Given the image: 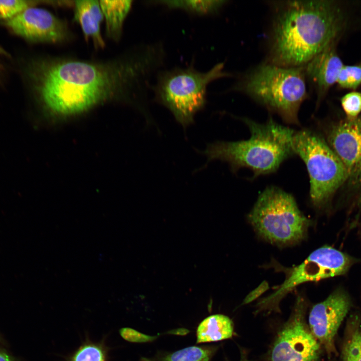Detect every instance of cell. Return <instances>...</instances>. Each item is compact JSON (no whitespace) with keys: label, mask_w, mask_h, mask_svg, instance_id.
I'll list each match as a JSON object with an SVG mask.
<instances>
[{"label":"cell","mask_w":361,"mask_h":361,"mask_svg":"<svg viewBox=\"0 0 361 361\" xmlns=\"http://www.w3.org/2000/svg\"><path fill=\"white\" fill-rule=\"evenodd\" d=\"M165 58L160 43L104 60L35 55L26 60L22 75L27 92L52 123L82 116L110 103L133 106L146 115L144 102L149 81Z\"/></svg>","instance_id":"obj_1"},{"label":"cell","mask_w":361,"mask_h":361,"mask_svg":"<svg viewBox=\"0 0 361 361\" xmlns=\"http://www.w3.org/2000/svg\"><path fill=\"white\" fill-rule=\"evenodd\" d=\"M273 17L265 62L282 67L306 65L334 43L341 19L332 1H272Z\"/></svg>","instance_id":"obj_2"},{"label":"cell","mask_w":361,"mask_h":361,"mask_svg":"<svg viewBox=\"0 0 361 361\" xmlns=\"http://www.w3.org/2000/svg\"><path fill=\"white\" fill-rule=\"evenodd\" d=\"M242 120L248 126L250 137L245 140L217 141L209 143L200 151L207 162L215 159L227 162L232 172L241 167L251 169L254 176L276 170L282 162L294 154L292 137L294 131L272 119L259 123L246 118Z\"/></svg>","instance_id":"obj_3"},{"label":"cell","mask_w":361,"mask_h":361,"mask_svg":"<svg viewBox=\"0 0 361 361\" xmlns=\"http://www.w3.org/2000/svg\"><path fill=\"white\" fill-rule=\"evenodd\" d=\"M304 68L264 62L244 75L230 91L245 94L287 123L298 124V113L308 98Z\"/></svg>","instance_id":"obj_4"},{"label":"cell","mask_w":361,"mask_h":361,"mask_svg":"<svg viewBox=\"0 0 361 361\" xmlns=\"http://www.w3.org/2000/svg\"><path fill=\"white\" fill-rule=\"evenodd\" d=\"M231 76L225 71L223 63L216 64L206 72L198 71L191 64L187 67L160 70L150 89L154 93V101L167 108L186 129L194 122L196 114L206 105L209 85Z\"/></svg>","instance_id":"obj_5"},{"label":"cell","mask_w":361,"mask_h":361,"mask_svg":"<svg viewBox=\"0 0 361 361\" xmlns=\"http://www.w3.org/2000/svg\"><path fill=\"white\" fill-rule=\"evenodd\" d=\"M248 217L258 235L280 246L292 245L304 240L310 224L293 197L273 186L260 195Z\"/></svg>","instance_id":"obj_6"},{"label":"cell","mask_w":361,"mask_h":361,"mask_svg":"<svg viewBox=\"0 0 361 361\" xmlns=\"http://www.w3.org/2000/svg\"><path fill=\"white\" fill-rule=\"evenodd\" d=\"M292 148L306 165L312 204L316 208L324 206L347 180L343 164L321 137L307 129L294 131Z\"/></svg>","instance_id":"obj_7"},{"label":"cell","mask_w":361,"mask_h":361,"mask_svg":"<svg viewBox=\"0 0 361 361\" xmlns=\"http://www.w3.org/2000/svg\"><path fill=\"white\" fill-rule=\"evenodd\" d=\"M351 263L348 255L332 247H320L299 265L285 269L284 281L274 293L262 299L261 304L268 310H277L281 300L299 284L343 274Z\"/></svg>","instance_id":"obj_8"},{"label":"cell","mask_w":361,"mask_h":361,"mask_svg":"<svg viewBox=\"0 0 361 361\" xmlns=\"http://www.w3.org/2000/svg\"><path fill=\"white\" fill-rule=\"evenodd\" d=\"M307 304L298 296L287 321L278 332L268 361H319L321 346L305 320Z\"/></svg>","instance_id":"obj_9"},{"label":"cell","mask_w":361,"mask_h":361,"mask_svg":"<svg viewBox=\"0 0 361 361\" xmlns=\"http://www.w3.org/2000/svg\"><path fill=\"white\" fill-rule=\"evenodd\" d=\"M3 24L14 34L31 43L63 44L75 37L64 20L36 6L27 8Z\"/></svg>","instance_id":"obj_10"},{"label":"cell","mask_w":361,"mask_h":361,"mask_svg":"<svg viewBox=\"0 0 361 361\" xmlns=\"http://www.w3.org/2000/svg\"><path fill=\"white\" fill-rule=\"evenodd\" d=\"M350 307L348 295L336 290L314 305L309 317V329L328 355L335 353L334 339Z\"/></svg>","instance_id":"obj_11"},{"label":"cell","mask_w":361,"mask_h":361,"mask_svg":"<svg viewBox=\"0 0 361 361\" xmlns=\"http://www.w3.org/2000/svg\"><path fill=\"white\" fill-rule=\"evenodd\" d=\"M328 144L343 164L347 180L361 184V117L340 121L327 132Z\"/></svg>","instance_id":"obj_12"},{"label":"cell","mask_w":361,"mask_h":361,"mask_svg":"<svg viewBox=\"0 0 361 361\" xmlns=\"http://www.w3.org/2000/svg\"><path fill=\"white\" fill-rule=\"evenodd\" d=\"M333 44L317 54L304 66L306 79L314 86L320 101L330 87L336 83L344 66Z\"/></svg>","instance_id":"obj_13"},{"label":"cell","mask_w":361,"mask_h":361,"mask_svg":"<svg viewBox=\"0 0 361 361\" xmlns=\"http://www.w3.org/2000/svg\"><path fill=\"white\" fill-rule=\"evenodd\" d=\"M73 7L74 20L80 25L85 40H91L96 50L105 48V43L101 31L104 17L99 1H75Z\"/></svg>","instance_id":"obj_14"},{"label":"cell","mask_w":361,"mask_h":361,"mask_svg":"<svg viewBox=\"0 0 361 361\" xmlns=\"http://www.w3.org/2000/svg\"><path fill=\"white\" fill-rule=\"evenodd\" d=\"M105 23L106 37L114 42L122 37L124 22L133 4L131 0L99 1Z\"/></svg>","instance_id":"obj_15"},{"label":"cell","mask_w":361,"mask_h":361,"mask_svg":"<svg viewBox=\"0 0 361 361\" xmlns=\"http://www.w3.org/2000/svg\"><path fill=\"white\" fill-rule=\"evenodd\" d=\"M234 333L232 320L223 314H214L204 319L197 330V343L220 341L232 338Z\"/></svg>","instance_id":"obj_16"},{"label":"cell","mask_w":361,"mask_h":361,"mask_svg":"<svg viewBox=\"0 0 361 361\" xmlns=\"http://www.w3.org/2000/svg\"><path fill=\"white\" fill-rule=\"evenodd\" d=\"M169 10H179L189 14L206 16L217 14L228 2L224 0H175L150 1Z\"/></svg>","instance_id":"obj_17"},{"label":"cell","mask_w":361,"mask_h":361,"mask_svg":"<svg viewBox=\"0 0 361 361\" xmlns=\"http://www.w3.org/2000/svg\"><path fill=\"white\" fill-rule=\"evenodd\" d=\"M341 359L342 361H361V317H352L347 324Z\"/></svg>","instance_id":"obj_18"},{"label":"cell","mask_w":361,"mask_h":361,"mask_svg":"<svg viewBox=\"0 0 361 361\" xmlns=\"http://www.w3.org/2000/svg\"><path fill=\"white\" fill-rule=\"evenodd\" d=\"M107 349L101 342L87 341L72 354L69 361H107Z\"/></svg>","instance_id":"obj_19"},{"label":"cell","mask_w":361,"mask_h":361,"mask_svg":"<svg viewBox=\"0 0 361 361\" xmlns=\"http://www.w3.org/2000/svg\"><path fill=\"white\" fill-rule=\"evenodd\" d=\"M215 350L213 348L190 346L168 354L162 361H210Z\"/></svg>","instance_id":"obj_20"},{"label":"cell","mask_w":361,"mask_h":361,"mask_svg":"<svg viewBox=\"0 0 361 361\" xmlns=\"http://www.w3.org/2000/svg\"><path fill=\"white\" fill-rule=\"evenodd\" d=\"M40 2L28 0H0V20L4 21L17 16L27 8Z\"/></svg>","instance_id":"obj_21"},{"label":"cell","mask_w":361,"mask_h":361,"mask_svg":"<svg viewBox=\"0 0 361 361\" xmlns=\"http://www.w3.org/2000/svg\"><path fill=\"white\" fill-rule=\"evenodd\" d=\"M336 83L344 89H355L361 84V64L343 66Z\"/></svg>","instance_id":"obj_22"},{"label":"cell","mask_w":361,"mask_h":361,"mask_svg":"<svg viewBox=\"0 0 361 361\" xmlns=\"http://www.w3.org/2000/svg\"><path fill=\"white\" fill-rule=\"evenodd\" d=\"M341 104L347 118L352 119L361 112V93L351 92L341 99Z\"/></svg>","instance_id":"obj_23"},{"label":"cell","mask_w":361,"mask_h":361,"mask_svg":"<svg viewBox=\"0 0 361 361\" xmlns=\"http://www.w3.org/2000/svg\"><path fill=\"white\" fill-rule=\"evenodd\" d=\"M119 334L124 340L131 342L144 343L152 341L157 337L139 332L133 328L123 327L119 330Z\"/></svg>","instance_id":"obj_24"},{"label":"cell","mask_w":361,"mask_h":361,"mask_svg":"<svg viewBox=\"0 0 361 361\" xmlns=\"http://www.w3.org/2000/svg\"><path fill=\"white\" fill-rule=\"evenodd\" d=\"M269 289V284L263 281L257 288L250 292L245 298L242 305H246L255 300Z\"/></svg>","instance_id":"obj_25"},{"label":"cell","mask_w":361,"mask_h":361,"mask_svg":"<svg viewBox=\"0 0 361 361\" xmlns=\"http://www.w3.org/2000/svg\"><path fill=\"white\" fill-rule=\"evenodd\" d=\"M0 361H12L8 355L0 352Z\"/></svg>","instance_id":"obj_26"},{"label":"cell","mask_w":361,"mask_h":361,"mask_svg":"<svg viewBox=\"0 0 361 361\" xmlns=\"http://www.w3.org/2000/svg\"><path fill=\"white\" fill-rule=\"evenodd\" d=\"M240 361H252L248 359L246 352L245 350H241V357Z\"/></svg>","instance_id":"obj_27"},{"label":"cell","mask_w":361,"mask_h":361,"mask_svg":"<svg viewBox=\"0 0 361 361\" xmlns=\"http://www.w3.org/2000/svg\"><path fill=\"white\" fill-rule=\"evenodd\" d=\"M0 55L5 56L7 57H10L9 53L6 51L3 48L0 46Z\"/></svg>","instance_id":"obj_28"}]
</instances>
